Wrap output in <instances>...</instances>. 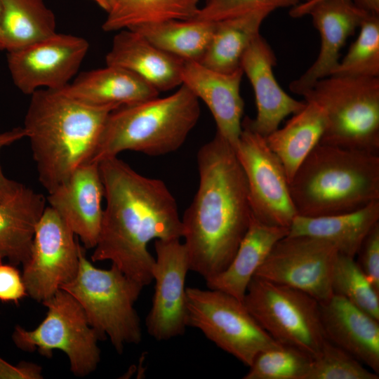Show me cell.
Listing matches in <instances>:
<instances>
[{"label":"cell","instance_id":"obj_1","mask_svg":"<svg viewBox=\"0 0 379 379\" xmlns=\"http://www.w3.org/2000/svg\"><path fill=\"white\" fill-rule=\"evenodd\" d=\"M106 206L93 262L109 260L142 288L152 281L154 240L182 237L176 201L165 182L142 175L110 157L98 163Z\"/></svg>","mask_w":379,"mask_h":379},{"label":"cell","instance_id":"obj_2","mask_svg":"<svg viewBox=\"0 0 379 379\" xmlns=\"http://www.w3.org/2000/svg\"><path fill=\"white\" fill-rule=\"evenodd\" d=\"M199 185L181 217L190 270L208 280L232 260L252 211L234 149L218 134L197 153Z\"/></svg>","mask_w":379,"mask_h":379},{"label":"cell","instance_id":"obj_3","mask_svg":"<svg viewBox=\"0 0 379 379\" xmlns=\"http://www.w3.org/2000/svg\"><path fill=\"white\" fill-rule=\"evenodd\" d=\"M30 96L22 127L39 180L49 193L91 161L109 114L119 107L87 105L62 88Z\"/></svg>","mask_w":379,"mask_h":379},{"label":"cell","instance_id":"obj_4","mask_svg":"<svg viewBox=\"0 0 379 379\" xmlns=\"http://www.w3.org/2000/svg\"><path fill=\"white\" fill-rule=\"evenodd\" d=\"M298 215L343 213L379 200V154L319 143L289 183Z\"/></svg>","mask_w":379,"mask_h":379},{"label":"cell","instance_id":"obj_5","mask_svg":"<svg viewBox=\"0 0 379 379\" xmlns=\"http://www.w3.org/2000/svg\"><path fill=\"white\" fill-rule=\"evenodd\" d=\"M199 100L182 84L168 96L113 109L90 162L98 164L124 151L158 157L178 150L199 119Z\"/></svg>","mask_w":379,"mask_h":379},{"label":"cell","instance_id":"obj_6","mask_svg":"<svg viewBox=\"0 0 379 379\" xmlns=\"http://www.w3.org/2000/svg\"><path fill=\"white\" fill-rule=\"evenodd\" d=\"M85 249L80 246L75 277L60 289L79 302L101 340L108 338L122 354L126 345L139 344L142 340L134 305L143 288L113 265L107 270L96 267L86 258Z\"/></svg>","mask_w":379,"mask_h":379},{"label":"cell","instance_id":"obj_7","mask_svg":"<svg viewBox=\"0 0 379 379\" xmlns=\"http://www.w3.org/2000/svg\"><path fill=\"white\" fill-rule=\"evenodd\" d=\"M323 109L326 126L319 143L379 152V77L330 75L302 95Z\"/></svg>","mask_w":379,"mask_h":379},{"label":"cell","instance_id":"obj_8","mask_svg":"<svg viewBox=\"0 0 379 379\" xmlns=\"http://www.w3.org/2000/svg\"><path fill=\"white\" fill-rule=\"evenodd\" d=\"M42 304L48 309L44 320L34 330L15 326L11 338L20 350L37 351L46 358L54 350L68 357L70 371L77 377H85L97 368L100 361L101 340L91 327L79 302L67 291L59 289Z\"/></svg>","mask_w":379,"mask_h":379},{"label":"cell","instance_id":"obj_9","mask_svg":"<svg viewBox=\"0 0 379 379\" xmlns=\"http://www.w3.org/2000/svg\"><path fill=\"white\" fill-rule=\"evenodd\" d=\"M243 302L259 325L278 343L298 348L312 357L326 340L319 302L300 290L256 277Z\"/></svg>","mask_w":379,"mask_h":379},{"label":"cell","instance_id":"obj_10","mask_svg":"<svg viewBox=\"0 0 379 379\" xmlns=\"http://www.w3.org/2000/svg\"><path fill=\"white\" fill-rule=\"evenodd\" d=\"M187 326L249 366L261 351L278 344L243 301L224 291L186 287Z\"/></svg>","mask_w":379,"mask_h":379},{"label":"cell","instance_id":"obj_11","mask_svg":"<svg viewBox=\"0 0 379 379\" xmlns=\"http://www.w3.org/2000/svg\"><path fill=\"white\" fill-rule=\"evenodd\" d=\"M234 151L244 171L253 215L267 225L289 229L298 215L279 159L262 136L242 119Z\"/></svg>","mask_w":379,"mask_h":379},{"label":"cell","instance_id":"obj_12","mask_svg":"<svg viewBox=\"0 0 379 379\" xmlns=\"http://www.w3.org/2000/svg\"><path fill=\"white\" fill-rule=\"evenodd\" d=\"M80 246L62 218L46 206L36 225L29 257L22 265L28 296L42 303L71 281L78 272Z\"/></svg>","mask_w":379,"mask_h":379},{"label":"cell","instance_id":"obj_13","mask_svg":"<svg viewBox=\"0 0 379 379\" xmlns=\"http://www.w3.org/2000/svg\"><path fill=\"white\" fill-rule=\"evenodd\" d=\"M338 254L328 241L286 235L274 245L254 277L300 290L323 302L333 295L331 275Z\"/></svg>","mask_w":379,"mask_h":379},{"label":"cell","instance_id":"obj_14","mask_svg":"<svg viewBox=\"0 0 379 379\" xmlns=\"http://www.w3.org/2000/svg\"><path fill=\"white\" fill-rule=\"evenodd\" d=\"M88 48L83 37L55 32L7 52V66L13 83L25 95L42 88L59 90L77 74Z\"/></svg>","mask_w":379,"mask_h":379},{"label":"cell","instance_id":"obj_15","mask_svg":"<svg viewBox=\"0 0 379 379\" xmlns=\"http://www.w3.org/2000/svg\"><path fill=\"white\" fill-rule=\"evenodd\" d=\"M154 292L145 324L157 340L182 335L187 326L185 279L190 270L187 248L180 239L154 241Z\"/></svg>","mask_w":379,"mask_h":379},{"label":"cell","instance_id":"obj_16","mask_svg":"<svg viewBox=\"0 0 379 379\" xmlns=\"http://www.w3.org/2000/svg\"><path fill=\"white\" fill-rule=\"evenodd\" d=\"M277 64L275 53L260 34L244 53L241 68L248 79L255 95L257 113L254 119L244 117V121L254 131L267 137L279 127L288 116L299 112L306 104L298 100L279 84L273 68Z\"/></svg>","mask_w":379,"mask_h":379},{"label":"cell","instance_id":"obj_17","mask_svg":"<svg viewBox=\"0 0 379 379\" xmlns=\"http://www.w3.org/2000/svg\"><path fill=\"white\" fill-rule=\"evenodd\" d=\"M104 187L98 163L77 168L48 193L46 201L66 222L85 248H94L102 220Z\"/></svg>","mask_w":379,"mask_h":379},{"label":"cell","instance_id":"obj_18","mask_svg":"<svg viewBox=\"0 0 379 379\" xmlns=\"http://www.w3.org/2000/svg\"><path fill=\"white\" fill-rule=\"evenodd\" d=\"M352 1L325 0L308 11L320 36L319 54L312 65L289 85L291 92L302 95L317 81L328 77L340 61V50L369 15Z\"/></svg>","mask_w":379,"mask_h":379},{"label":"cell","instance_id":"obj_19","mask_svg":"<svg viewBox=\"0 0 379 379\" xmlns=\"http://www.w3.org/2000/svg\"><path fill=\"white\" fill-rule=\"evenodd\" d=\"M243 76L241 68L226 74L191 61H184L182 70V84L206 104L214 118L216 134L234 149L242 131L244 102L240 87Z\"/></svg>","mask_w":379,"mask_h":379},{"label":"cell","instance_id":"obj_20","mask_svg":"<svg viewBox=\"0 0 379 379\" xmlns=\"http://www.w3.org/2000/svg\"><path fill=\"white\" fill-rule=\"evenodd\" d=\"M319 311L326 339L379 374V320L335 294Z\"/></svg>","mask_w":379,"mask_h":379},{"label":"cell","instance_id":"obj_21","mask_svg":"<svg viewBox=\"0 0 379 379\" xmlns=\"http://www.w3.org/2000/svg\"><path fill=\"white\" fill-rule=\"evenodd\" d=\"M105 62L106 65L134 73L159 92L171 91L182 84L184 60L164 51L129 29L117 32Z\"/></svg>","mask_w":379,"mask_h":379},{"label":"cell","instance_id":"obj_22","mask_svg":"<svg viewBox=\"0 0 379 379\" xmlns=\"http://www.w3.org/2000/svg\"><path fill=\"white\" fill-rule=\"evenodd\" d=\"M62 89L74 98L98 107L131 105L159 94L134 73L108 65L81 72Z\"/></svg>","mask_w":379,"mask_h":379},{"label":"cell","instance_id":"obj_23","mask_svg":"<svg viewBox=\"0 0 379 379\" xmlns=\"http://www.w3.org/2000/svg\"><path fill=\"white\" fill-rule=\"evenodd\" d=\"M288 229L260 221L252 213L248 230L228 265L206 280L208 288L224 291L243 301L248 286L274 245L288 235Z\"/></svg>","mask_w":379,"mask_h":379},{"label":"cell","instance_id":"obj_24","mask_svg":"<svg viewBox=\"0 0 379 379\" xmlns=\"http://www.w3.org/2000/svg\"><path fill=\"white\" fill-rule=\"evenodd\" d=\"M46 203L42 194L22 184L0 201V261L6 259L16 266L27 262Z\"/></svg>","mask_w":379,"mask_h":379},{"label":"cell","instance_id":"obj_25","mask_svg":"<svg viewBox=\"0 0 379 379\" xmlns=\"http://www.w3.org/2000/svg\"><path fill=\"white\" fill-rule=\"evenodd\" d=\"M379 222V200L354 211L309 217L297 215L288 235L307 236L328 241L339 253L355 258L364 239Z\"/></svg>","mask_w":379,"mask_h":379},{"label":"cell","instance_id":"obj_26","mask_svg":"<svg viewBox=\"0 0 379 379\" xmlns=\"http://www.w3.org/2000/svg\"><path fill=\"white\" fill-rule=\"evenodd\" d=\"M305 102L304 107L293 114L282 128L265 137L268 146L281 162L289 183L301 164L320 142L326 126L322 108L314 101Z\"/></svg>","mask_w":379,"mask_h":379},{"label":"cell","instance_id":"obj_27","mask_svg":"<svg viewBox=\"0 0 379 379\" xmlns=\"http://www.w3.org/2000/svg\"><path fill=\"white\" fill-rule=\"evenodd\" d=\"M270 8L215 22L208 48L199 63L212 70L230 74L241 69L242 57L255 37Z\"/></svg>","mask_w":379,"mask_h":379},{"label":"cell","instance_id":"obj_28","mask_svg":"<svg viewBox=\"0 0 379 379\" xmlns=\"http://www.w3.org/2000/svg\"><path fill=\"white\" fill-rule=\"evenodd\" d=\"M215 22L171 20L130 28L157 47L184 61L200 62L211 41Z\"/></svg>","mask_w":379,"mask_h":379},{"label":"cell","instance_id":"obj_29","mask_svg":"<svg viewBox=\"0 0 379 379\" xmlns=\"http://www.w3.org/2000/svg\"><path fill=\"white\" fill-rule=\"evenodd\" d=\"M6 52L25 47L56 32L53 12L43 0H1Z\"/></svg>","mask_w":379,"mask_h":379},{"label":"cell","instance_id":"obj_30","mask_svg":"<svg viewBox=\"0 0 379 379\" xmlns=\"http://www.w3.org/2000/svg\"><path fill=\"white\" fill-rule=\"evenodd\" d=\"M200 0H114L102 27L105 32L171 20L195 18Z\"/></svg>","mask_w":379,"mask_h":379},{"label":"cell","instance_id":"obj_31","mask_svg":"<svg viewBox=\"0 0 379 379\" xmlns=\"http://www.w3.org/2000/svg\"><path fill=\"white\" fill-rule=\"evenodd\" d=\"M333 294L341 296L379 320V292L357 265L354 258L338 254L331 275Z\"/></svg>","mask_w":379,"mask_h":379},{"label":"cell","instance_id":"obj_32","mask_svg":"<svg viewBox=\"0 0 379 379\" xmlns=\"http://www.w3.org/2000/svg\"><path fill=\"white\" fill-rule=\"evenodd\" d=\"M313 357L295 347L278 344L259 352L244 379H305Z\"/></svg>","mask_w":379,"mask_h":379},{"label":"cell","instance_id":"obj_33","mask_svg":"<svg viewBox=\"0 0 379 379\" xmlns=\"http://www.w3.org/2000/svg\"><path fill=\"white\" fill-rule=\"evenodd\" d=\"M359 28L358 36L332 74L379 77V15L369 14Z\"/></svg>","mask_w":379,"mask_h":379},{"label":"cell","instance_id":"obj_34","mask_svg":"<svg viewBox=\"0 0 379 379\" xmlns=\"http://www.w3.org/2000/svg\"><path fill=\"white\" fill-rule=\"evenodd\" d=\"M379 374L343 349L325 340L305 379H378Z\"/></svg>","mask_w":379,"mask_h":379},{"label":"cell","instance_id":"obj_35","mask_svg":"<svg viewBox=\"0 0 379 379\" xmlns=\"http://www.w3.org/2000/svg\"><path fill=\"white\" fill-rule=\"evenodd\" d=\"M305 0H206L195 20L217 22L244 15L250 12L270 8L273 11L291 8Z\"/></svg>","mask_w":379,"mask_h":379},{"label":"cell","instance_id":"obj_36","mask_svg":"<svg viewBox=\"0 0 379 379\" xmlns=\"http://www.w3.org/2000/svg\"><path fill=\"white\" fill-rule=\"evenodd\" d=\"M357 265L379 292V222L368 232L356 256Z\"/></svg>","mask_w":379,"mask_h":379},{"label":"cell","instance_id":"obj_37","mask_svg":"<svg viewBox=\"0 0 379 379\" xmlns=\"http://www.w3.org/2000/svg\"><path fill=\"white\" fill-rule=\"evenodd\" d=\"M26 296L22 275L16 265L0 261V301L18 304Z\"/></svg>","mask_w":379,"mask_h":379},{"label":"cell","instance_id":"obj_38","mask_svg":"<svg viewBox=\"0 0 379 379\" xmlns=\"http://www.w3.org/2000/svg\"><path fill=\"white\" fill-rule=\"evenodd\" d=\"M23 138H26L23 127H16L0 133V152L4 147L8 146ZM20 185V183L8 178L4 174L0 165V201L10 198Z\"/></svg>","mask_w":379,"mask_h":379},{"label":"cell","instance_id":"obj_39","mask_svg":"<svg viewBox=\"0 0 379 379\" xmlns=\"http://www.w3.org/2000/svg\"><path fill=\"white\" fill-rule=\"evenodd\" d=\"M41 379L42 367L36 364L20 361L13 365L0 357V379Z\"/></svg>","mask_w":379,"mask_h":379},{"label":"cell","instance_id":"obj_40","mask_svg":"<svg viewBox=\"0 0 379 379\" xmlns=\"http://www.w3.org/2000/svg\"><path fill=\"white\" fill-rule=\"evenodd\" d=\"M325 0H305L294 7L290 8L289 15L294 18H301L307 15L308 11L315 4ZM352 1V0H345Z\"/></svg>","mask_w":379,"mask_h":379},{"label":"cell","instance_id":"obj_41","mask_svg":"<svg viewBox=\"0 0 379 379\" xmlns=\"http://www.w3.org/2000/svg\"><path fill=\"white\" fill-rule=\"evenodd\" d=\"M359 9L373 15H379V0H352Z\"/></svg>","mask_w":379,"mask_h":379},{"label":"cell","instance_id":"obj_42","mask_svg":"<svg viewBox=\"0 0 379 379\" xmlns=\"http://www.w3.org/2000/svg\"><path fill=\"white\" fill-rule=\"evenodd\" d=\"M6 50L5 39L2 22V4L0 0V51Z\"/></svg>","mask_w":379,"mask_h":379},{"label":"cell","instance_id":"obj_43","mask_svg":"<svg viewBox=\"0 0 379 379\" xmlns=\"http://www.w3.org/2000/svg\"><path fill=\"white\" fill-rule=\"evenodd\" d=\"M97 4L101 8L105 10L107 13L111 8L114 0H91Z\"/></svg>","mask_w":379,"mask_h":379}]
</instances>
